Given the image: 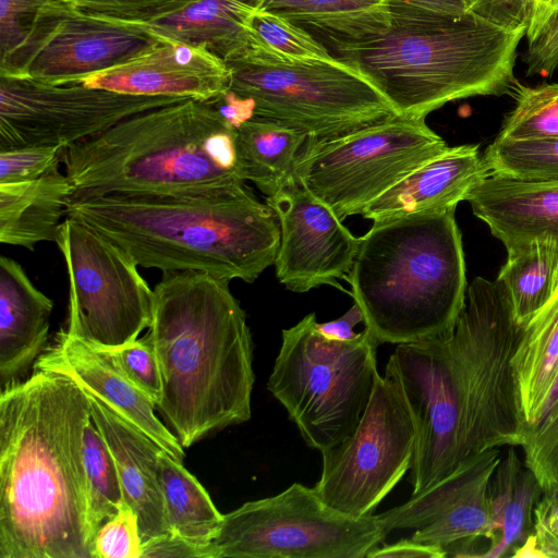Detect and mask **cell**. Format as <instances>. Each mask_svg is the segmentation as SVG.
<instances>
[{"label": "cell", "instance_id": "cell-8", "mask_svg": "<svg viewBox=\"0 0 558 558\" xmlns=\"http://www.w3.org/2000/svg\"><path fill=\"white\" fill-rule=\"evenodd\" d=\"M315 313L282 330L267 381L306 445L320 453L348 438L361 421L378 375L379 342L368 328L351 340L323 336Z\"/></svg>", "mask_w": 558, "mask_h": 558}, {"label": "cell", "instance_id": "cell-15", "mask_svg": "<svg viewBox=\"0 0 558 558\" xmlns=\"http://www.w3.org/2000/svg\"><path fill=\"white\" fill-rule=\"evenodd\" d=\"M500 448L473 454L404 504L377 514L388 533L414 530L418 543L442 548L447 557L480 558L493 542L488 486ZM487 547V548H488Z\"/></svg>", "mask_w": 558, "mask_h": 558}, {"label": "cell", "instance_id": "cell-44", "mask_svg": "<svg viewBox=\"0 0 558 558\" xmlns=\"http://www.w3.org/2000/svg\"><path fill=\"white\" fill-rule=\"evenodd\" d=\"M538 546L546 558H558V484L543 492L534 510Z\"/></svg>", "mask_w": 558, "mask_h": 558}, {"label": "cell", "instance_id": "cell-29", "mask_svg": "<svg viewBox=\"0 0 558 558\" xmlns=\"http://www.w3.org/2000/svg\"><path fill=\"white\" fill-rule=\"evenodd\" d=\"M507 254L496 280L524 327L558 292V235L527 242Z\"/></svg>", "mask_w": 558, "mask_h": 558}, {"label": "cell", "instance_id": "cell-30", "mask_svg": "<svg viewBox=\"0 0 558 558\" xmlns=\"http://www.w3.org/2000/svg\"><path fill=\"white\" fill-rule=\"evenodd\" d=\"M158 477L170 531L195 545L210 546L223 514L203 485L165 450L158 454Z\"/></svg>", "mask_w": 558, "mask_h": 558}, {"label": "cell", "instance_id": "cell-45", "mask_svg": "<svg viewBox=\"0 0 558 558\" xmlns=\"http://www.w3.org/2000/svg\"><path fill=\"white\" fill-rule=\"evenodd\" d=\"M383 7L390 14L408 17L463 15L471 12L468 0H385Z\"/></svg>", "mask_w": 558, "mask_h": 558}, {"label": "cell", "instance_id": "cell-9", "mask_svg": "<svg viewBox=\"0 0 558 558\" xmlns=\"http://www.w3.org/2000/svg\"><path fill=\"white\" fill-rule=\"evenodd\" d=\"M230 90L254 102V116L336 136L399 114L365 77L336 61L277 60L252 51L226 62Z\"/></svg>", "mask_w": 558, "mask_h": 558}, {"label": "cell", "instance_id": "cell-20", "mask_svg": "<svg viewBox=\"0 0 558 558\" xmlns=\"http://www.w3.org/2000/svg\"><path fill=\"white\" fill-rule=\"evenodd\" d=\"M488 175L490 170L478 145L448 146L371 202L360 215L374 222L456 209Z\"/></svg>", "mask_w": 558, "mask_h": 558}, {"label": "cell", "instance_id": "cell-18", "mask_svg": "<svg viewBox=\"0 0 558 558\" xmlns=\"http://www.w3.org/2000/svg\"><path fill=\"white\" fill-rule=\"evenodd\" d=\"M34 368L63 374L97 396L179 461L184 448L155 414V403L116 366L106 350L97 349L60 330ZM33 368V369H34Z\"/></svg>", "mask_w": 558, "mask_h": 558}, {"label": "cell", "instance_id": "cell-25", "mask_svg": "<svg viewBox=\"0 0 558 558\" xmlns=\"http://www.w3.org/2000/svg\"><path fill=\"white\" fill-rule=\"evenodd\" d=\"M72 194L59 165L35 180L0 183V242L29 251L40 242H57Z\"/></svg>", "mask_w": 558, "mask_h": 558}, {"label": "cell", "instance_id": "cell-50", "mask_svg": "<svg viewBox=\"0 0 558 558\" xmlns=\"http://www.w3.org/2000/svg\"><path fill=\"white\" fill-rule=\"evenodd\" d=\"M558 8V0H536L532 7L526 29L527 44L533 41Z\"/></svg>", "mask_w": 558, "mask_h": 558}, {"label": "cell", "instance_id": "cell-26", "mask_svg": "<svg viewBox=\"0 0 558 558\" xmlns=\"http://www.w3.org/2000/svg\"><path fill=\"white\" fill-rule=\"evenodd\" d=\"M543 492L514 446H509L489 481L493 542L480 558L512 557L514 550L534 533V510Z\"/></svg>", "mask_w": 558, "mask_h": 558}, {"label": "cell", "instance_id": "cell-24", "mask_svg": "<svg viewBox=\"0 0 558 558\" xmlns=\"http://www.w3.org/2000/svg\"><path fill=\"white\" fill-rule=\"evenodd\" d=\"M260 0H196L146 24L166 41L206 49L229 62L258 48L248 21Z\"/></svg>", "mask_w": 558, "mask_h": 558}, {"label": "cell", "instance_id": "cell-38", "mask_svg": "<svg viewBox=\"0 0 558 558\" xmlns=\"http://www.w3.org/2000/svg\"><path fill=\"white\" fill-rule=\"evenodd\" d=\"M143 539L135 511L123 502L98 529L93 558H142Z\"/></svg>", "mask_w": 558, "mask_h": 558}, {"label": "cell", "instance_id": "cell-40", "mask_svg": "<svg viewBox=\"0 0 558 558\" xmlns=\"http://www.w3.org/2000/svg\"><path fill=\"white\" fill-rule=\"evenodd\" d=\"M385 0H260L258 10L287 20L330 19L384 5Z\"/></svg>", "mask_w": 558, "mask_h": 558}, {"label": "cell", "instance_id": "cell-39", "mask_svg": "<svg viewBox=\"0 0 558 558\" xmlns=\"http://www.w3.org/2000/svg\"><path fill=\"white\" fill-rule=\"evenodd\" d=\"M106 351L120 372L157 405L162 393L161 375L147 339L138 338L124 347Z\"/></svg>", "mask_w": 558, "mask_h": 558}, {"label": "cell", "instance_id": "cell-47", "mask_svg": "<svg viewBox=\"0 0 558 558\" xmlns=\"http://www.w3.org/2000/svg\"><path fill=\"white\" fill-rule=\"evenodd\" d=\"M209 101L222 119L234 129H239L243 123L255 117L253 100L230 89L209 99Z\"/></svg>", "mask_w": 558, "mask_h": 558}, {"label": "cell", "instance_id": "cell-49", "mask_svg": "<svg viewBox=\"0 0 558 558\" xmlns=\"http://www.w3.org/2000/svg\"><path fill=\"white\" fill-rule=\"evenodd\" d=\"M359 323H364V316L360 306L354 303L340 318L326 323H317L316 327L318 331L328 339L345 341L357 336L359 332H354V327Z\"/></svg>", "mask_w": 558, "mask_h": 558}, {"label": "cell", "instance_id": "cell-51", "mask_svg": "<svg viewBox=\"0 0 558 558\" xmlns=\"http://www.w3.org/2000/svg\"><path fill=\"white\" fill-rule=\"evenodd\" d=\"M513 558H546L541 550L536 535L531 534L513 553Z\"/></svg>", "mask_w": 558, "mask_h": 558}, {"label": "cell", "instance_id": "cell-33", "mask_svg": "<svg viewBox=\"0 0 558 558\" xmlns=\"http://www.w3.org/2000/svg\"><path fill=\"white\" fill-rule=\"evenodd\" d=\"M512 94L515 105L507 114L497 137H558V83L537 86H523L518 83Z\"/></svg>", "mask_w": 558, "mask_h": 558}, {"label": "cell", "instance_id": "cell-1", "mask_svg": "<svg viewBox=\"0 0 558 558\" xmlns=\"http://www.w3.org/2000/svg\"><path fill=\"white\" fill-rule=\"evenodd\" d=\"M522 331L501 284L476 277L449 331L397 344L387 365L416 426L414 480L430 485L473 454L522 445L512 368Z\"/></svg>", "mask_w": 558, "mask_h": 558}, {"label": "cell", "instance_id": "cell-17", "mask_svg": "<svg viewBox=\"0 0 558 558\" xmlns=\"http://www.w3.org/2000/svg\"><path fill=\"white\" fill-rule=\"evenodd\" d=\"M280 227L275 267L286 289L307 292L323 284L342 289L360 243L342 220L296 182L266 198Z\"/></svg>", "mask_w": 558, "mask_h": 558}, {"label": "cell", "instance_id": "cell-35", "mask_svg": "<svg viewBox=\"0 0 558 558\" xmlns=\"http://www.w3.org/2000/svg\"><path fill=\"white\" fill-rule=\"evenodd\" d=\"M524 463L543 490L558 484V372L535 422L524 430L520 446Z\"/></svg>", "mask_w": 558, "mask_h": 558}, {"label": "cell", "instance_id": "cell-48", "mask_svg": "<svg viewBox=\"0 0 558 558\" xmlns=\"http://www.w3.org/2000/svg\"><path fill=\"white\" fill-rule=\"evenodd\" d=\"M368 558H446L442 548L418 543L410 538H402L396 543L377 546L367 554Z\"/></svg>", "mask_w": 558, "mask_h": 558}, {"label": "cell", "instance_id": "cell-32", "mask_svg": "<svg viewBox=\"0 0 558 558\" xmlns=\"http://www.w3.org/2000/svg\"><path fill=\"white\" fill-rule=\"evenodd\" d=\"M83 457L87 483L88 519L93 537L124 502L113 458L90 420L84 429Z\"/></svg>", "mask_w": 558, "mask_h": 558}, {"label": "cell", "instance_id": "cell-21", "mask_svg": "<svg viewBox=\"0 0 558 558\" xmlns=\"http://www.w3.org/2000/svg\"><path fill=\"white\" fill-rule=\"evenodd\" d=\"M85 392L92 420L113 458L123 500L137 514L143 543L171 532L158 477V454L163 449L105 401Z\"/></svg>", "mask_w": 558, "mask_h": 558}, {"label": "cell", "instance_id": "cell-34", "mask_svg": "<svg viewBox=\"0 0 558 558\" xmlns=\"http://www.w3.org/2000/svg\"><path fill=\"white\" fill-rule=\"evenodd\" d=\"M248 27L258 48L254 51L277 60L328 61L330 54L305 31L279 15L256 10Z\"/></svg>", "mask_w": 558, "mask_h": 558}, {"label": "cell", "instance_id": "cell-12", "mask_svg": "<svg viewBox=\"0 0 558 558\" xmlns=\"http://www.w3.org/2000/svg\"><path fill=\"white\" fill-rule=\"evenodd\" d=\"M57 245L69 278V317L64 331L101 349L136 341L149 328L154 290L138 264L116 242L87 223L66 216Z\"/></svg>", "mask_w": 558, "mask_h": 558}, {"label": "cell", "instance_id": "cell-22", "mask_svg": "<svg viewBox=\"0 0 558 558\" xmlns=\"http://www.w3.org/2000/svg\"><path fill=\"white\" fill-rule=\"evenodd\" d=\"M53 301L14 259L0 257V386L24 380L46 350Z\"/></svg>", "mask_w": 558, "mask_h": 558}, {"label": "cell", "instance_id": "cell-11", "mask_svg": "<svg viewBox=\"0 0 558 558\" xmlns=\"http://www.w3.org/2000/svg\"><path fill=\"white\" fill-rule=\"evenodd\" d=\"M388 535L378 515L352 517L293 483L223 514L213 547L215 558H364Z\"/></svg>", "mask_w": 558, "mask_h": 558}, {"label": "cell", "instance_id": "cell-46", "mask_svg": "<svg viewBox=\"0 0 558 558\" xmlns=\"http://www.w3.org/2000/svg\"><path fill=\"white\" fill-rule=\"evenodd\" d=\"M215 558L213 544L198 546L173 532L150 538L143 543L142 558Z\"/></svg>", "mask_w": 558, "mask_h": 558}, {"label": "cell", "instance_id": "cell-28", "mask_svg": "<svg viewBox=\"0 0 558 558\" xmlns=\"http://www.w3.org/2000/svg\"><path fill=\"white\" fill-rule=\"evenodd\" d=\"M236 132L246 181L267 197L295 182L294 165L307 140L305 133L257 117Z\"/></svg>", "mask_w": 558, "mask_h": 558}, {"label": "cell", "instance_id": "cell-4", "mask_svg": "<svg viewBox=\"0 0 558 558\" xmlns=\"http://www.w3.org/2000/svg\"><path fill=\"white\" fill-rule=\"evenodd\" d=\"M148 332L162 393L156 410L183 448L251 418L255 381L246 314L229 281L165 271L154 287Z\"/></svg>", "mask_w": 558, "mask_h": 558}, {"label": "cell", "instance_id": "cell-3", "mask_svg": "<svg viewBox=\"0 0 558 558\" xmlns=\"http://www.w3.org/2000/svg\"><path fill=\"white\" fill-rule=\"evenodd\" d=\"M289 21L365 77L399 114L412 118H426L453 100L512 93L518 46L526 34L472 12L408 17L384 7Z\"/></svg>", "mask_w": 558, "mask_h": 558}, {"label": "cell", "instance_id": "cell-43", "mask_svg": "<svg viewBox=\"0 0 558 558\" xmlns=\"http://www.w3.org/2000/svg\"><path fill=\"white\" fill-rule=\"evenodd\" d=\"M470 11L510 31L527 29L531 10L523 0H468Z\"/></svg>", "mask_w": 558, "mask_h": 558}, {"label": "cell", "instance_id": "cell-6", "mask_svg": "<svg viewBox=\"0 0 558 558\" xmlns=\"http://www.w3.org/2000/svg\"><path fill=\"white\" fill-rule=\"evenodd\" d=\"M72 198L199 193L245 184L236 129L209 100L131 116L62 149Z\"/></svg>", "mask_w": 558, "mask_h": 558}, {"label": "cell", "instance_id": "cell-14", "mask_svg": "<svg viewBox=\"0 0 558 558\" xmlns=\"http://www.w3.org/2000/svg\"><path fill=\"white\" fill-rule=\"evenodd\" d=\"M187 98L145 96L0 76V151L28 146L68 147L140 112Z\"/></svg>", "mask_w": 558, "mask_h": 558}, {"label": "cell", "instance_id": "cell-52", "mask_svg": "<svg viewBox=\"0 0 558 558\" xmlns=\"http://www.w3.org/2000/svg\"><path fill=\"white\" fill-rule=\"evenodd\" d=\"M523 1L527 4L530 10H532V7H533V4L535 3L536 0H523Z\"/></svg>", "mask_w": 558, "mask_h": 558}, {"label": "cell", "instance_id": "cell-37", "mask_svg": "<svg viewBox=\"0 0 558 558\" xmlns=\"http://www.w3.org/2000/svg\"><path fill=\"white\" fill-rule=\"evenodd\" d=\"M81 13L109 21L148 24L196 0H65Z\"/></svg>", "mask_w": 558, "mask_h": 558}, {"label": "cell", "instance_id": "cell-7", "mask_svg": "<svg viewBox=\"0 0 558 558\" xmlns=\"http://www.w3.org/2000/svg\"><path fill=\"white\" fill-rule=\"evenodd\" d=\"M456 209L374 221L360 238L347 280L379 343H410L449 331L466 295Z\"/></svg>", "mask_w": 558, "mask_h": 558}, {"label": "cell", "instance_id": "cell-2", "mask_svg": "<svg viewBox=\"0 0 558 558\" xmlns=\"http://www.w3.org/2000/svg\"><path fill=\"white\" fill-rule=\"evenodd\" d=\"M0 392V558H93L85 390L34 368Z\"/></svg>", "mask_w": 558, "mask_h": 558}, {"label": "cell", "instance_id": "cell-10", "mask_svg": "<svg viewBox=\"0 0 558 558\" xmlns=\"http://www.w3.org/2000/svg\"><path fill=\"white\" fill-rule=\"evenodd\" d=\"M447 147L425 118L397 114L336 136L307 137L294 180L343 220Z\"/></svg>", "mask_w": 558, "mask_h": 558}, {"label": "cell", "instance_id": "cell-31", "mask_svg": "<svg viewBox=\"0 0 558 558\" xmlns=\"http://www.w3.org/2000/svg\"><path fill=\"white\" fill-rule=\"evenodd\" d=\"M490 174L529 182L558 184V137H497L484 153Z\"/></svg>", "mask_w": 558, "mask_h": 558}, {"label": "cell", "instance_id": "cell-42", "mask_svg": "<svg viewBox=\"0 0 558 558\" xmlns=\"http://www.w3.org/2000/svg\"><path fill=\"white\" fill-rule=\"evenodd\" d=\"M523 60L527 75L548 76L558 70V8L527 44Z\"/></svg>", "mask_w": 558, "mask_h": 558}, {"label": "cell", "instance_id": "cell-41", "mask_svg": "<svg viewBox=\"0 0 558 558\" xmlns=\"http://www.w3.org/2000/svg\"><path fill=\"white\" fill-rule=\"evenodd\" d=\"M60 146H28L0 151V183L35 180L62 162Z\"/></svg>", "mask_w": 558, "mask_h": 558}, {"label": "cell", "instance_id": "cell-13", "mask_svg": "<svg viewBox=\"0 0 558 558\" xmlns=\"http://www.w3.org/2000/svg\"><path fill=\"white\" fill-rule=\"evenodd\" d=\"M415 446L412 413L397 376L386 365L354 432L322 452V474L314 489L341 512L372 515L410 471Z\"/></svg>", "mask_w": 558, "mask_h": 558}, {"label": "cell", "instance_id": "cell-19", "mask_svg": "<svg viewBox=\"0 0 558 558\" xmlns=\"http://www.w3.org/2000/svg\"><path fill=\"white\" fill-rule=\"evenodd\" d=\"M81 82L124 94L209 100L230 88L231 75L226 63L206 49L167 41Z\"/></svg>", "mask_w": 558, "mask_h": 558}, {"label": "cell", "instance_id": "cell-27", "mask_svg": "<svg viewBox=\"0 0 558 558\" xmlns=\"http://www.w3.org/2000/svg\"><path fill=\"white\" fill-rule=\"evenodd\" d=\"M512 368L526 428L537 418L558 372V292L523 327Z\"/></svg>", "mask_w": 558, "mask_h": 558}, {"label": "cell", "instance_id": "cell-23", "mask_svg": "<svg viewBox=\"0 0 558 558\" xmlns=\"http://www.w3.org/2000/svg\"><path fill=\"white\" fill-rule=\"evenodd\" d=\"M465 201L507 251L558 235V184L490 174Z\"/></svg>", "mask_w": 558, "mask_h": 558}, {"label": "cell", "instance_id": "cell-5", "mask_svg": "<svg viewBox=\"0 0 558 558\" xmlns=\"http://www.w3.org/2000/svg\"><path fill=\"white\" fill-rule=\"evenodd\" d=\"M66 216L89 225L146 268L196 270L253 282L275 264L277 216L245 185L199 193L72 198Z\"/></svg>", "mask_w": 558, "mask_h": 558}, {"label": "cell", "instance_id": "cell-16", "mask_svg": "<svg viewBox=\"0 0 558 558\" xmlns=\"http://www.w3.org/2000/svg\"><path fill=\"white\" fill-rule=\"evenodd\" d=\"M167 43L146 24L90 16L73 7L28 50L13 76L49 84L83 81Z\"/></svg>", "mask_w": 558, "mask_h": 558}, {"label": "cell", "instance_id": "cell-36", "mask_svg": "<svg viewBox=\"0 0 558 558\" xmlns=\"http://www.w3.org/2000/svg\"><path fill=\"white\" fill-rule=\"evenodd\" d=\"M62 0H0V61L15 56L45 13ZM0 62V63H1Z\"/></svg>", "mask_w": 558, "mask_h": 558}]
</instances>
